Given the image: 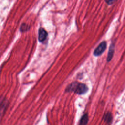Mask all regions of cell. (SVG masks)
I'll list each match as a JSON object with an SVG mask.
<instances>
[{"instance_id": "cell-2", "label": "cell", "mask_w": 125, "mask_h": 125, "mask_svg": "<svg viewBox=\"0 0 125 125\" xmlns=\"http://www.w3.org/2000/svg\"><path fill=\"white\" fill-rule=\"evenodd\" d=\"M106 48V42L103 41L101 42L94 51L93 54L95 56H99L105 51Z\"/></svg>"}, {"instance_id": "cell-9", "label": "cell", "mask_w": 125, "mask_h": 125, "mask_svg": "<svg viewBox=\"0 0 125 125\" xmlns=\"http://www.w3.org/2000/svg\"><path fill=\"white\" fill-rule=\"evenodd\" d=\"M117 0H105L106 3L108 4H112L114 3Z\"/></svg>"}, {"instance_id": "cell-8", "label": "cell", "mask_w": 125, "mask_h": 125, "mask_svg": "<svg viewBox=\"0 0 125 125\" xmlns=\"http://www.w3.org/2000/svg\"><path fill=\"white\" fill-rule=\"evenodd\" d=\"M29 28H30V27L27 24H26V23H23L21 25L20 30L21 32H24L28 31Z\"/></svg>"}, {"instance_id": "cell-7", "label": "cell", "mask_w": 125, "mask_h": 125, "mask_svg": "<svg viewBox=\"0 0 125 125\" xmlns=\"http://www.w3.org/2000/svg\"><path fill=\"white\" fill-rule=\"evenodd\" d=\"M103 119L106 123L110 124L112 119V116L111 113L109 112L105 113L103 116Z\"/></svg>"}, {"instance_id": "cell-5", "label": "cell", "mask_w": 125, "mask_h": 125, "mask_svg": "<svg viewBox=\"0 0 125 125\" xmlns=\"http://www.w3.org/2000/svg\"><path fill=\"white\" fill-rule=\"evenodd\" d=\"M114 44H113V43L111 44V45L109 47L108 54H107V62L110 61L111 60V59L112 58V57H113V55L114 54Z\"/></svg>"}, {"instance_id": "cell-6", "label": "cell", "mask_w": 125, "mask_h": 125, "mask_svg": "<svg viewBox=\"0 0 125 125\" xmlns=\"http://www.w3.org/2000/svg\"><path fill=\"white\" fill-rule=\"evenodd\" d=\"M88 121V116L87 113L84 114L79 122V125H86Z\"/></svg>"}, {"instance_id": "cell-1", "label": "cell", "mask_w": 125, "mask_h": 125, "mask_svg": "<svg viewBox=\"0 0 125 125\" xmlns=\"http://www.w3.org/2000/svg\"><path fill=\"white\" fill-rule=\"evenodd\" d=\"M88 88L87 85L84 83L77 82H74L70 83L65 89L66 92L73 91L79 95L84 94L87 92Z\"/></svg>"}, {"instance_id": "cell-4", "label": "cell", "mask_w": 125, "mask_h": 125, "mask_svg": "<svg viewBox=\"0 0 125 125\" xmlns=\"http://www.w3.org/2000/svg\"><path fill=\"white\" fill-rule=\"evenodd\" d=\"M7 104L8 103L7 100L3 97H0V115L4 112Z\"/></svg>"}, {"instance_id": "cell-3", "label": "cell", "mask_w": 125, "mask_h": 125, "mask_svg": "<svg viewBox=\"0 0 125 125\" xmlns=\"http://www.w3.org/2000/svg\"><path fill=\"white\" fill-rule=\"evenodd\" d=\"M47 36V33L43 28H40L38 32V40L40 42H43Z\"/></svg>"}]
</instances>
